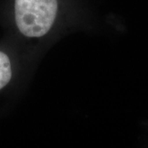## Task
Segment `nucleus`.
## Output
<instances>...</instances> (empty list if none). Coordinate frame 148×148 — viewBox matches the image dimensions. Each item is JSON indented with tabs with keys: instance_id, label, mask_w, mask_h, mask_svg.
I'll return each mask as SVG.
<instances>
[{
	"instance_id": "nucleus-1",
	"label": "nucleus",
	"mask_w": 148,
	"mask_h": 148,
	"mask_svg": "<svg viewBox=\"0 0 148 148\" xmlns=\"http://www.w3.org/2000/svg\"><path fill=\"white\" fill-rule=\"evenodd\" d=\"M57 10V0H15L16 27L25 36H43L53 26Z\"/></svg>"
},
{
	"instance_id": "nucleus-2",
	"label": "nucleus",
	"mask_w": 148,
	"mask_h": 148,
	"mask_svg": "<svg viewBox=\"0 0 148 148\" xmlns=\"http://www.w3.org/2000/svg\"><path fill=\"white\" fill-rule=\"evenodd\" d=\"M12 75V64L8 55L0 51V90L8 84Z\"/></svg>"
}]
</instances>
